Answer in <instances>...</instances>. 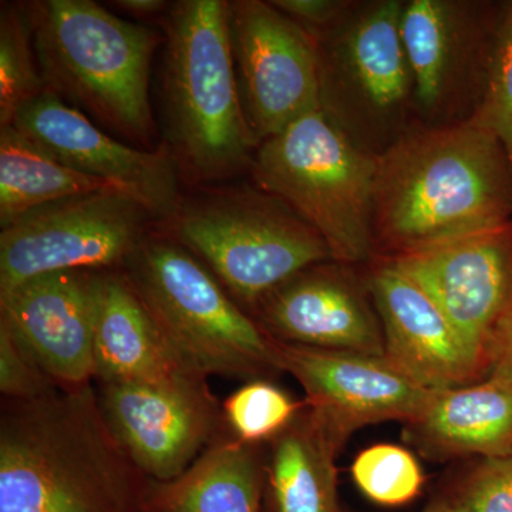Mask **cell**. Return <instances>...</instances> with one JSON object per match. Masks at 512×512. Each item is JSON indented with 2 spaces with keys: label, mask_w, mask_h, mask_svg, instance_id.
<instances>
[{
  "label": "cell",
  "mask_w": 512,
  "mask_h": 512,
  "mask_svg": "<svg viewBox=\"0 0 512 512\" xmlns=\"http://www.w3.org/2000/svg\"><path fill=\"white\" fill-rule=\"evenodd\" d=\"M512 221V164L471 120L410 130L377 157L376 258H399Z\"/></svg>",
  "instance_id": "cell-1"
},
{
  "label": "cell",
  "mask_w": 512,
  "mask_h": 512,
  "mask_svg": "<svg viewBox=\"0 0 512 512\" xmlns=\"http://www.w3.org/2000/svg\"><path fill=\"white\" fill-rule=\"evenodd\" d=\"M151 485L111 431L92 384L3 400L0 512L151 511Z\"/></svg>",
  "instance_id": "cell-2"
},
{
  "label": "cell",
  "mask_w": 512,
  "mask_h": 512,
  "mask_svg": "<svg viewBox=\"0 0 512 512\" xmlns=\"http://www.w3.org/2000/svg\"><path fill=\"white\" fill-rule=\"evenodd\" d=\"M164 37V143L185 184L227 183L251 170L259 146L239 97L227 0L173 3Z\"/></svg>",
  "instance_id": "cell-3"
},
{
  "label": "cell",
  "mask_w": 512,
  "mask_h": 512,
  "mask_svg": "<svg viewBox=\"0 0 512 512\" xmlns=\"http://www.w3.org/2000/svg\"><path fill=\"white\" fill-rule=\"evenodd\" d=\"M46 92L144 150H156L151 63L165 37L93 0L29 2Z\"/></svg>",
  "instance_id": "cell-4"
},
{
  "label": "cell",
  "mask_w": 512,
  "mask_h": 512,
  "mask_svg": "<svg viewBox=\"0 0 512 512\" xmlns=\"http://www.w3.org/2000/svg\"><path fill=\"white\" fill-rule=\"evenodd\" d=\"M121 269L188 372L247 382L282 372L278 340L164 229L157 228Z\"/></svg>",
  "instance_id": "cell-5"
},
{
  "label": "cell",
  "mask_w": 512,
  "mask_h": 512,
  "mask_svg": "<svg viewBox=\"0 0 512 512\" xmlns=\"http://www.w3.org/2000/svg\"><path fill=\"white\" fill-rule=\"evenodd\" d=\"M377 157L357 146L322 107L256 148V187L281 198L323 238L333 261L376 258L373 211Z\"/></svg>",
  "instance_id": "cell-6"
},
{
  "label": "cell",
  "mask_w": 512,
  "mask_h": 512,
  "mask_svg": "<svg viewBox=\"0 0 512 512\" xmlns=\"http://www.w3.org/2000/svg\"><path fill=\"white\" fill-rule=\"evenodd\" d=\"M212 188L184 197L161 229L197 256L249 315L302 269L333 261L323 238L281 198L256 185Z\"/></svg>",
  "instance_id": "cell-7"
},
{
  "label": "cell",
  "mask_w": 512,
  "mask_h": 512,
  "mask_svg": "<svg viewBox=\"0 0 512 512\" xmlns=\"http://www.w3.org/2000/svg\"><path fill=\"white\" fill-rule=\"evenodd\" d=\"M404 3L380 0L353 6L346 18L316 40L320 107L357 146L379 157L409 133L414 80L400 22Z\"/></svg>",
  "instance_id": "cell-8"
},
{
  "label": "cell",
  "mask_w": 512,
  "mask_h": 512,
  "mask_svg": "<svg viewBox=\"0 0 512 512\" xmlns=\"http://www.w3.org/2000/svg\"><path fill=\"white\" fill-rule=\"evenodd\" d=\"M157 228L151 212L123 191L37 208L0 232V292L53 272L123 268Z\"/></svg>",
  "instance_id": "cell-9"
},
{
  "label": "cell",
  "mask_w": 512,
  "mask_h": 512,
  "mask_svg": "<svg viewBox=\"0 0 512 512\" xmlns=\"http://www.w3.org/2000/svg\"><path fill=\"white\" fill-rule=\"evenodd\" d=\"M501 9L488 3L412 0L400 32L427 127L470 120L483 94Z\"/></svg>",
  "instance_id": "cell-10"
},
{
  "label": "cell",
  "mask_w": 512,
  "mask_h": 512,
  "mask_svg": "<svg viewBox=\"0 0 512 512\" xmlns=\"http://www.w3.org/2000/svg\"><path fill=\"white\" fill-rule=\"evenodd\" d=\"M232 62L245 119L258 143L320 107L318 42L262 0L228 2Z\"/></svg>",
  "instance_id": "cell-11"
},
{
  "label": "cell",
  "mask_w": 512,
  "mask_h": 512,
  "mask_svg": "<svg viewBox=\"0 0 512 512\" xmlns=\"http://www.w3.org/2000/svg\"><path fill=\"white\" fill-rule=\"evenodd\" d=\"M101 410L120 446L156 483L183 476L198 457L229 434L222 404L207 377L171 384H101Z\"/></svg>",
  "instance_id": "cell-12"
},
{
  "label": "cell",
  "mask_w": 512,
  "mask_h": 512,
  "mask_svg": "<svg viewBox=\"0 0 512 512\" xmlns=\"http://www.w3.org/2000/svg\"><path fill=\"white\" fill-rule=\"evenodd\" d=\"M10 126L60 163L136 198L160 228L173 221L183 204L180 173L164 141L156 150L123 143L46 90L26 104Z\"/></svg>",
  "instance_id": "cell-13"
},
{
  "label": "cell",
  "mask_w": 512,
  "mask_h": 512,
  "mask_svg": "<svg viewBox=\"0 0 512 512\" xmlns=\"http://www.w3.org/2000/svg\"><path fill=\"white\" fill-rule=\"evenodd\" d=\"M278 348L282 372L298 380L308 409L342 447L357 430L370 424L409 423L426 410L436 394L386 355L282 342Z\"/></svg>",
  "instance_id": "cell-14"
},
{
  "label": "cell",
  "mask_w": 512,
  "mask_h": 512,
  "mask_svg": "<svg viewBox=\"0 0 512 512\" xmlns=\"http://www.w3.org/2000/svg\"><path fill=\"white\" fill-rule=\"evenodd\" d=\"M389 261L433 299L490 376L495 330L512 295V221Z\"/></svg>",
  "instance_id": "cell-15"
},
{
  "label": "cell",
  "mask_w": 512,
  "mask_h": 512,
  "mask_svg": "<svg viewBox=\"0 0 512 512\" xmlns=\"http://www.w3.org/2000/svg\"><path fill=\"white\" fill-rule=\"evenodd\" d=\"M353 268L335 261L308 266L266 295L251 316L288 345L384 355L375 303Z\"/></svg>",
  "instance_id": "cell-16"
},
{
  "label": "cell",
  "mask_w": 512,
  "mask_h": 512,
  "mask_svg": "<svg viewBox=\"0 0 512 512\" xmlns=\"http://www.w3.org/2000/svg\"><path fill=\"white\" fill-rule=\"evenodd\" d=\"M366 282L382 323L384 355L394 365L434 392L487 379V367L453 323L392 261L373 259Z\"/></svg>",
  "instance_id": "cell-17"
},
{
  "label": "cell",
  "mask_w": 512,
  "mask_h": 512,
  "mask_svg": "<svg viewBox=\"0 0 512 512\" xmlns=\"http://www.w3.org/2000/svg\"><path fill=\"white\" fill-rule=\"evenodd\" d=\"M94 276L53 272L0 292V322L62 389L94 380Z\"/></svg>",
  "instance_id": "cell-18"
},
{
  "label": "cell",
  "mask_w": 512,
  "mask_h": 512,
  "mask_svg": "<svg viewBox=\"0 0 512 512\" xmlns=\"http://www.w3.org/2000/svg\"><path fill=\"white\" fill-rule=\"evenodd\" d=\"M94 380L171 384L188 372L173 355L123 269L94 276Z\"/></svg>",
  "instance_id": "cell-19"
},
{
  "label": "cell",
  "mask_w": 512,
  "mask_h": 512,
  "mask_svg": "<svg viewBox=\"0 0 512 512\" xmlns=\"http://www.w3.org/2000/svg\"><path fill=\"white\" fill-rule=\"evenodd\" d=\"M404 439L433 461L512 456V380L440 390L423 413L404 424Z\"/></svg>",
  "instance_id": "cell-20"
},
{
  "label": "cell",
  "mask_w": 512,
  "mask_h": 512,
  "mask_svg": "<svg viewBox=\"0 0 512 512\" xmlns=\"http://www.w3.org/2000/svg\"><path fill=\"white\" fill-rule=\"evenodd\" d=\"M262 446L225 434L173 481H153V512H261L265 485Z\"/></svg>",
  "instance_id": "cell-21"
},
{
  "label": "cell",
  "mask_w": 512,
  "mask_h": 512,
  "mask_svg": "<svg viewBox=\"0 0 512 512\" xmlns=\"http://www.w3.org/2000/svg\"><path fill=\"white\" fill-rule=\"evenodd\" d=\"M342 446L305 409L269 443L265 483L274 512H340L338 467Z\"/></svg>",
  "instance_id": "cell-22"
},
{
  "label": "cell",
  "mask_w": 512,
  "mask_h": 512,
  "mask_svg": "<svg viewBox=\"0 0 512 512\" xmlns=\"http://www.w3.org/2000/svg\"><path fill=\"white\" fill-rule=\"evenodd\" d=\"M113 190L121 191L60 163L18 128L0 127V227L52 202Z\"/></svg>",
  "instance_id": "cell-23"
},
{
  "label": "cell",
  "mask_w": 512,
  "mask_h": 512,
  "mask_svg": "<svg viewBox=\"0 0 512 512\" xmlns=\"http://www.w3.org/2000/svg\"><path fill=\"white\" fill-rule=\"evenodd\" d=\"M28 2L0 8V127L10 126L26 104L45 92Z\"/></svg>",
  "instance_id": "cell-24"
},
{
  "label": "cell",
  "mask_w": 512,
  "mask_h": 512,
  "mask_svg": "<svg viewBox=\"0 0 512 512\" xmlns=\"http://www.w3.org/2000/svg\"><path fill=\"white\" fill-rule=\"evenodd\" d=\"M306 402L266 379L251 380L222 403L225 426L234 439L262 446L271 443L296 419Z\"/></svg>",
  "instance_id": "cell-25"
},
{
  "label": "cell",
  "mask_w": 512,
  "mask_h": 512,
  "mask_svg": "<svg viewBox=\"0 0 512 512\" xmlns=\"http://www.w3.org/2000/svg\"><path fill=\"white\" fill-rule=\"evenodd\" d=\"M352 478L360 493L383 507L412 503L424 484L419 460L397 444H375L360 451L353 460Z\"/></svg>",
  "instance_id": "cell-26"
},
{
  "label": "cell",
  "mask_w": 512,
  "mask_h": 512,
  "mask_svg": "<svg viewBox=\"0 0 512 512\" xmlns=\"http://www.w3.org/2000/svg\"><path fill=\"white\" fill-rule=\"evenodd\" d=\"M470 120L501 141L512 164V2L501 9L483 94Z\"/></svg>",
  "instance_id": "cell-27"
},
{
  "label": "cell",
  "mask_w": 512,
  "mask_h": 512,
  "mask_svg": "<svg viewBox=\"0 0 512 512\" xmlns=\"http://www.w3.org/2000/svg\"><path fill=\"white\" fill-rule=\"evenodd\" d=\"M62 389L6 323L0 322V393L6 400H35Z\"/></svg>",
  "instance_id": "cell-28"
},
{
  "label": "cell",
  "mask_w": 512,
  "mask_h": 512,
  "mask_svg": "<svg viewBox=\"0 0 512 512\" xmlns=\"http://www.w3.org/2000/svg\"><path fill=\"white\" fill-rule=\"evenodd\" d=\"M457 498L471 512H512V456L478 460Z\"/></svg>",
  "instance_id": "cell-29"
},
{
  "label": "cell",
  "mask_w": 512,
  "mask_h": 512,
  "mask_svg": "<svg viewBox=\"0 0 512 512\" xmlns=\"http://www.w3.org/2000/svg\"><path fill=\"white\" fill-rule=\"evenodd\" d=\"M271 3L315 40L328 35L353 8L352 3L340 0H274Z\"/></svg>",
  "instance_id": "cell-30"
},
{
  "label": "cell",
  "mask_w": 512,
  "mask_h": 512,
  "mask_svg": "<svg viewBox=\"0 0 512 512\" xmlns=\"http://www.w3.org/2000/svg\"><path fill=\"white\" fill-rule=\"evenodd\" d=\"M491 375L512 380V295L495 330L490 357Z\"/></svg>",
  "instance_id": "cell-31"
},
{
  "label": "cell",
  "mask_w": 512,
  "mask_h": 512,
  "mask_svg": "<svg viewBox=\"0 0 512 512\" xmlns=\"http://www.w3.org/2000/svg\"><path fill=\"white\" fill-rule=\"evenodd\" d=\"M110 5L124 10L128 15L136 16L138 19H148L151 16L168 12L173 3L164 2V0H114V2H110Z\"/></svg>",
  "instance_id": "cell-32"
},
{
  "label": "cell",
  "mask_w": 512,
  "mask_h": 512,
  "mask_svg": "<svg viewBox=\"0 0 512 512\" xmlns=\"http://www.w3.org/2000/svg\"><path fill=\"white\" fill-rule=\"evenodd\" d=\"M420 512H471L468 510L466 505L461 503L457 497L454 498H443V500H436Z\"/></svg>",
  "instance_id": "cell-33"
},
{
  "label": "cell",
  "mask_w": 512,
  "mask_h": 512,
  "mask_svg": "<svg viewBox=\"0 0 512 512\" xmlns=\"http://www.w3.org/2000/svg\"><path fill=\"white\" fill-rule=\"evenodd\" d=\"M340 512H348V511L342 510V511H340Z\"/></svg>",
  "instance_id": "cell-34"
}]
</instances>
